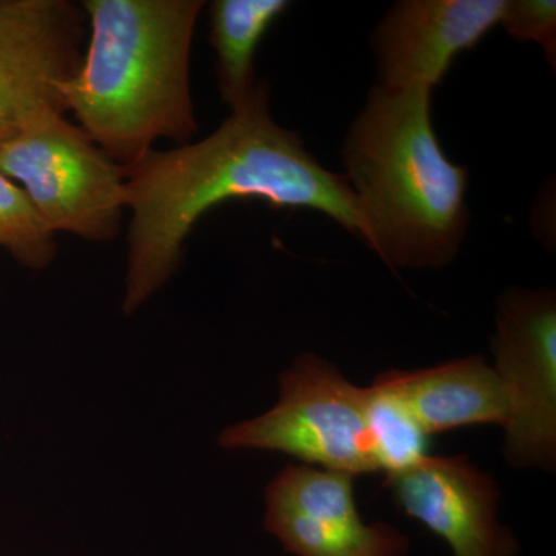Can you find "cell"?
I'll use <instances>...</instances> for the list:
<instances>
[{"instance_id": "5b68a950", "label": "cell", "mask_w": 556, "mask_h": 556, "mask_svg": "<svg viewBox=\"0 0 556 556\" xmlns=\"http://www.w3.org/2000/svg\"><path fill=\"white\" fill-rule=\"evenodd\" d=\"M367 388L334 365L302 354L280 376L276 407L219 434L223 448H255L298 457L305 466L356 475L379 471L367 424Z\"/></svg>"}, {"instance_id": "9c48e42d", "label": "cell", "mask_w": 556, "mask_h": 556, "mask_svg": "<svg viewBox=\"0 0 556 556\" xmlns=\"http://www.w3.org/2000/svg\"><path fill=\"white\" fill-rule=\"evenodd\" d=\"M506 0H404L372 39L383 89L433 91L463 51L475 49L503 17Z\"/></svg>"}, {"instance_id": "7a4b0ae2", "label": "cell", "mask_w": 556, "mask_h": 556, "mask_svg": "<svg viewBox=\"0 0 556 556\" xmlns=\"http://www.w3.org/2000/svg\"><path fill=\"white\" fill-rule=\"evenodd\" d=\"M90 38L62 87L65 112L119 166L199 131L190 51L201 0H84Z\"/></svg>"}, {"instance_id": "5bb4252c", "label": "cell", "mask_w": 556, "mask_h": 556, "mask_svg": "<svg viewBox=\"0 0 556 556\" xmlns=\"http://www.w3.org/2000/svg\"><path fill=\"white\" fill-rule=\"evenodd\" d=\"M0 248L24 268L40 270L56 257V233L46 225L27 193L0 170Z\"/></svg>"}, {"instance_id": "8fae6325", "label": "cell", "mask_w": 556, "mask_h": 556, "mask_svg": "<svg viewBox=\"0 0 556 556\" xmlns=\"http://www.w3.org/2000/svg\"><path fill=\"white\" fill-rule=\"evenodd\" d=\"M380 379L408 405L430 434L473 424L510 427V394L495 368L482 356H470L415 371H388Z\"/></svg>"}, {"instance_id": "3957f363", "label": "cell", "mask_w": 556, "mask_h": 556, "mask_svg": "<svg viewBox=\"0 0 556 556\" xmlns=\"http://www.w3.org/2000/svg\"><path fill=\"white\" fill-rule=\"evenodd\" d=\"M346 179L364 241L387 265H448L466 239V167L452 163L431 119V90L376 87L348 131Z\"/></svg>"}, {"instance_id": "4fadbf2b", "label": "cell", "mask_w": 556, "mask_h": 556, "mask_svg": "<svg viewBox=\"0 0 556 556\" xmlns=\"http://www.w3.org/2000/svg\"><path fill=\"white\" fill-rule=\"evenodd\" d=\"M368 390L367 424L379 471L387 477L415 467L428 456V434L396 391L376 378Z\"/></svg>"}, {"instance_id": "7c38bea8", "label": "cell", "mask_w": 556, "mask_h": 556, "mask_svg": "<svg viewBox=\"0 0 556 556\" xmlns=\"http://www.w3.org/2000/svg\"><path fill=\"white\" fill-rule=\"evenodd\" d=\"M288 7L285 0H215L208 7L217 86L229 110L243 105L262 83L255 76V54Z\"/></svg>"}, {"instance_id": "ba28073f", "label": "cell", "mask_w": 556, "mask_h": 556, "mask_svg": "<svg viewBox=\"0 0 556 556\" xmlns=\"http://www.w3.org/2000/svg\"><path fill=\"white\" fill-rule=\"evenodd\" d=\"M354 477L288 466L266 490L265 529L295 556H405L409 543L386 522L365 525Z\"/></svg>"}, {"instance_id": "277c9868", "label": "cell", "mask_w": 556, "mask_h": 556, "mask_svg": "<svg viewBox=\"0 0 556 556\" xmlns=\"http://www.w3.org/2000/svg\"><path fill=\"white\" fill-rule=\"evenodd\" d=\"M0 170L27 193L54 233L91 243L119 236L126 211V169L65 113H51L0 149Z\"/></svg>"}, {"instance_id": "9a60e30c", "label": "cell", "mask_w": 556, "mask_h": 556, "mask_svg": "<svg viewBox=\"0 0 556 556\" xmlns=\"http://www.w3.org/2000/svg\"><path fill=\"white\" fill-rule=\"evenodd\" d=\"M501 25L521 42L543 47L548 64L556 60V3L554 0H506Z\"/></svg>"}, {"instance_id": "52a82bcc", "label": "cell", "mask_w": 556, "mask_h": 556, "mask_svg": "<svg viewBox=\"0 0 556 556\" xmlns=\"http://www.w3.org/2000/svg\"><path fill=\"white\" fill-rule=\"evenodd\" d=\"M493 353L514 407L506 455L514 466L554 467L556 300L551 291H508L497 306Z\"/></svg>"}, {"instance_id": "30bf717a", "label": "cell", "mask_w": 556, "mask_h": 556, "mask_svg": "<svg viewBox=\"0 0 556 556\" xmlns=\"http://www.w3.org/2000/svg\"><path fill=\"white\" fill-rule=\"evenodd\" d=\"M394 503L448 544L453 556H515L518 543L497 525L495 481L464 455L424 457L387 477Z\"/></svg>"}, {"instance_id": "8992f818", "label": "cell", "mask_w": 556, "mask_h": 556, "mask_svg": "<svg viewBox=\"0 0 556 556\" xmlns=\"http://www.w3.org/2000/svg\"><path fill=\"white\" fill-rule=\"evenodd\" d=\"M87 17L70 0H0V149L65 113L62 87L83 61Z\"/></svg>"}, {"instance_id": "6da1fadb", "label": "cell", "mask_w": 556, "mask_h": 556, "mask_svg": "<svg viewBox=\"0 0 556 556\" xmlns=\"http://www.w3.org/2000/svg\"><path fill=\"white\" fill-rule=\"evenodd\" d=\"M126 169L127 273L123 313L131 316L177 273L186 240L211 208L263 200L334 219L364 240L357 200L343 175L325 169L294 131L270 115L268 84L230 110L214 134L153 149Z\"/></svg>"}]
</instances>
